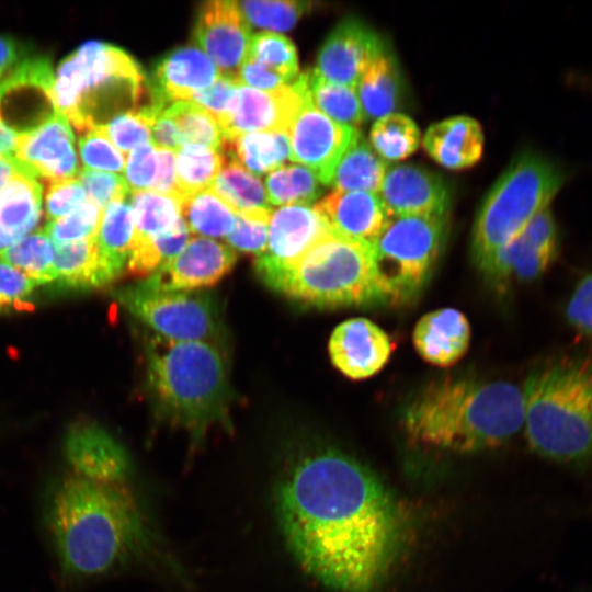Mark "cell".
Listing matches in <instances>:
<instances>
[{
    "label": "cell",
    "instance_id": "obj_1",
    "mask_svg": "<svg viewBox=\"0 0 592 592\" xmlns=\"http://www.w3.org/2000/svg\"><path fill=\"white\" fill-rule=\"evenodd\" d=\"M275 511L299 566L339 592H374L401 547L392 496L356 459L332 449L303 457L280 479Z\"/></svg>",
    "mask_w": 592,
    "mask_h": 592
},
{
    "label": "cell",
    "instance_id": "obj_2",
    "mask_svg": "<svg viewBox=\"0 0 592 592\" xmlns=\"http://www.w3.org/2000/svg\"><path fill=\"white\" fill-rule=\"evenodd\" d=\"M45 526L69 580L96 579L159 553L157 536L126 483H99L72 474L53 483Z\"/></svg>",
    "mask_w": 592,
    "mask_h": 592
},
{
    "label": "cell",
    "instance_id": "obj_3",
    "mask_svg": "<svg viewBox=\"0 0 592 592\" xmlns=\"http://www.w3.org/2000/svg\"><path fill=\"white\" fill-rule=\"evenodd\" d=\"M408 437L428 447L474 453L499 447L524 425L522 388L504 380L446 375L403 407Z\"/></svg>",
    "mask_w": 592,
    "mask_h": 592
},
{
    "label": "cell",
    "instance_id": "obj_4",
    "mask_svg": "<svg viewBox=\"0 0 592 592\" xmlns=\"http://www.w3.org/2000/svg\"><path fill=\"white\" fill-rule=\"evenodd\" d=\"M524 426L539 456L584 473L592 468V353H562L530 372L522 388Z\"/></svg>",
    "mask_w": 592,
    "mask_h": 592
},
{
    "label": "cell",
    "instance_id": "obj_5",
    "mask_svg": "<svg viewBox=\"0 0 592 592\" xmlns=\"http://www.w3.org/2000/svg\"><path fill=\"white\" fill-rule=\"evenodd\" d=\"M146 354L149 387L167 421L186 430L194 441L210 426L227 423L228 377L215 343L156 334Z\"/></svg>",
    "mask_w": 592,
    "mask_h": 592
},
{
    "label": "cell",
    "instance_id": "obj_6",
    "mask_svg": "<svg viewBox=\"0 0 592 592\" xmlns=\"http://www.w3.org/2000/svg\"><path fill=\"white\" fill-rule=\"evenodd\" d=\"M148 95L139 65L123 49L106 43L81 45L54 73L56 111L81 134L141 106Z\"/></svg>",
    "mask_w": 592,
    "mask_h": 592
},
{
    "label": "cell",
    "instance_id": "obj_7",
    "mask_svg": "<svg viewBox=\"0 0 592 592\" xmlns=\"http://www.w3.org/2000/svg\"><path fill=\"white\" fill-rule=\"evenodd\" d=\"M272 289L305 305L323 308L382 303L371 244L331 231L284 273Z\"/></svg>",
    "mask_w": 592,
    "mask_h": 592
},
{
    "label": "cell",
    "instance_id": "obj_8",
    "mask_svg": "<svg viewBox=\"0 0 592 592\" xmlns=\"http://www.w3.org/2000/svg\"><path fill=\"white\" fill-rule=\"evenodd\" d=\"M566 180L562 169L525 151L510 163L486 196L475 220L471 251L476 265L514 239Z\"/></svg>",
    "mask_w": 592,
    "mask_h": 592
},
{
    "label": "cell",
    "instance_id": "obj_9",
    "mask_svg": "<svg viewBox=\"0 0 592 592\" xmlns=\"http://www.w3.org/2000/svg\"><path fill=\"white\" fill-rule=\"evenodd\" d=\"M447 230V215L387 217L371 243L383 303L402 304L419 295L442 253Z\"/></svg>",
    "mask_w": 592,
    "mask_h": 592
},
{
    "label": "cell",
    "instance_id": "obj_10",
    "mask_svg": "<svg viewBox=\"0 0 592 592\" xmlns=\"http://www.w3.org/2000/svg\"><path fill=\"white\" fill-rule=\"evenodd\" d=\"M121 304L161 338L210 342L220 332L215 299L201 291H160L143 282L117 293Z\"/></svg>",
    "mask_w": 592,
    "mask_h": 592
},
{
    "label": "cell",
    "instance_id": "obj_11",
    "mask_svg": "<svg viewBox=\"0 0 592 592\" xmlns=\"http://www.w3.org/2000/svg\"><path fill=\"white\" fill-rule=\"evenodd\" d=\"M559 230L549 207L537 213L511 241L478 265L497 286L538 280L559 252Z\"/></svg>",
    "mask_w": 592,
    "mask_h": 592
},
{
    "label": "cell",
    "instance_id": "obj_12",
    "mask_svg": "<svg viewBox=\"0 0 592 592\" xmlns=\"http://www.w3.org/2000/svg\"><path fill=\"white\" fill-rule=\"evenodd\" d=\"M330 230L310 205H287L274 210L265 251L255 258L261 280L271 288Z\"/></svg>",
    "mask_w": 592,
    "mask_h": 592
},
{
    "label": "cell",
    "instance_id": "obj_13",
    "mask_svg": "<svg viewBox=\"0 0 592 592\" xmlns=\"http://www.w3.org/2000/svg\"><path fill=\"white\" fill-rule=\"evenodd\" d=\"M54 72L46 58L19 64L0 81V119L19 137L57 113Z\"/></svg>",
    "mask_w": 592,
    "mask_h": 592
},
{
    "label": "cell",
    "instance_id": "obj_14",
    "mask_svg": "<svg viewBox=\"0 0 592 592\" xmlns=\"http://www.w3.org/2000/svg\"><path fill=\"white\" fill-rule=\"evenodd\" d=\"M358 133L360 129L340 125L320 112L311 103L306 88L305 99L288 130L289 160L309 168L328 185L341 156Z\"/></svg>",
    "mask_w": 592,
    "mask_h": 592
},
{
    "label": "cell",
    "instance_id": "obj_15",
    "mask_svg": "<svg viewBox=\"0 0 592 592\" xmlns=\"http://www.w3.org/2000/svg\"><path fill=\"white\" fill-rule=\"evenodd\" d=\"M250 25L237 1L204 2L194 27V39L217 68L219 76L237 84L251 42Z\"/></svg>",
    "mask_w": 592,
    "mask_h": 592
},
{
    "label": "cell",
    "instance_id": "obj_16",
    "mask_svg": "<svg viewBox=\"0 0 592 592\" xmlns=\"http://www.w3.org/2000/svg\"><path fill=\"white\" fill-rule=\"evenodd\" d=\"M13 157L26 173L46 184L78 178L80 172L73 133L59 113L20 136Z\"/></svg>",
    "mask_w": 592,
    "mask_h": 592
},
{
    "label": "cell",
    "instance_id": "obj_17",
    "mask_svg": "<svg viewBox=\"0 0 592 592\" xmlns=\"http://www.w3.org/2000/svg\"><path fill=\"white\" fill-rule=\"evenodd\" d=\"M306 94L303 73L291 84L273 91L238 87L235 105L220 124L225 138L252 132H284L291 124Z\"/></svg>",
    "mask_w": 592,
    "mask_h": 592
},
{
    "label": "cell",
    "instance_id": "obj_18",
    "mask_svg": "<svg viewBox=\"0 0 592 592\" xmlns=\"http://www.w3.org/2000/svg\"><path fill=\"white\" fill-rule=\"evenodd\" d=\"M236 260L237 252L227 244L198 236L143 283L160 291H198L221 280Z\"/></svg>",
    "mask_w": 592,
    "mask_h": 592
},
{
    "label": "cell",
    "instance_id": "obj_19",
    "mask_svg": "<svg viewBox=\"0 0 592 592\" xmlns=\"http://www.w3.org/2000/svg\"><path fill=\"white\" fill-rule=\"evenodd\" d=\"M384 48V43L371 27L355 18H346L326 38L314 70L327 81L356 88Z\"/></svg>",
    "mask_w": 592,
    "mask_h": 592
},
{
    "label": "cell",
    "instance_id": "obj_20",
    "mask_svg": "<svg viewBox=\"0 0 592 592\" xmlns=\"http://www.w3.org/2000/svg\"><path fill=\"white\" fill-rule=\"evenodd\" d=\"M64 451L72 475L99 483H126L132 464L125 448L104 429L79 423L68 431Z\"/></svg>",
    "mask_w": 592,
    "mask_h": 592
},
{
    "label": "cell",
    "instance_id": "obj_21",
    "mask_svg": "<svg viewBox=\"0 0 592 592\" xmlns=\"http://www.w3.org/2000/svg\"><path fill=\"white\" fill-rule=\"evenodd\" d=\"M377 196L387 217L447 215L449 206L444 180L413 164L387 168Z\"/></svg>",
    "mask_w": 592,
    "mask_h": 592
},
{
    "label": "cell",
    "instance_id": "obj_22",
    "mask_svg": "<svg viewBox=\"0 0 592 592\" xmlns=\"http://www.w3.org/2000/svg\"><path fill=\"white\" fill-rule=\"evenodd\" d=\"M328 350L333 366L354 380L380 372L390 358L394 344L377 323L363 317L344 320L332 331Z\"/></svg>",
    "mask_w": 592,
    "mask_h": 592
},
{
    "label": "cell",
    "instance_id": "obj_23",
    "mask_svg": "<svg viewBox=\"0 0 592 592\" xmlns=\"http://www.w3.org/2000/svg\"><path fill=\"white\" fill-rule=\"evenodd\" d=\"M219 72L206 54L196 46H183L164 55L148 83L153 103L191 101L193 95L213 84Z\"/></svg>",
    "mask_w": 592,
    "mask_h": 592
},
{
    "label": "cell",
    "instance_id": "obj_24",
    "mask_svg": "<svg viewBox=\"0 0 592 592\" xmlns=\"http://www.w3.org/2000/svg\"><path fill=\"white\" fill-rule=\"evenodd\" d=\"M314 208L332 234L369 244L387 219L378 196L368 192L333 190Z\"/></svg>",
    "mask_w": 592,
    "mask_h": 592
},
{
    "label": "cell",
    "instance_id": "obj_25",
    "mask_svg": "<svg viewBox=\"0 0 592 592\" xmlns=\"http://www.w3.org/2000/svg\"><path fill=\"white\" fill-rule=\"evenodd\" d=\"M470 323L459 310L451 307L423 315L412 332L417 353L426 363L448 367L457 363L470 344Z\"/></svg>",
    "mask_w": 592,
    "mask_h": 592
},
{
    "label": "cell",
    "instance_id": "obj_26",
    "mask_svg": "<svg viewBox=\"0 0 592 592\" xmlns=\"http://www.w3.org/2000/svg\"><path fill=\"white\" fill-rule=\"evenodd\" d=\"M423 146L437 163L447 169L468 168L481 157L482 128L469 116H453L432 124L423 136Z\"/></svg>",
    "mask_w": 592,
    "mask_h": 592
},
{
    "label": "cell",
    "instance_id": "obj_27",
    "mask_svg": "<svg viewBox=\"0 0 592 592\" xmlns=\"http://www.w3.org/2000/svg\"><path fill=\"white\" fill-rule=\"evenodd\" d=\"M43 210V189L22 168L0 191V253L34 231Z\"/></svg>",
    "mask_w": 592,
    "mask_h": 592
},
{
    "label": "cell",
    "instance_id": "obj_28",
    "mask_svg": "<svg viewBox=\"0 0 592 592\" xmlns=\"http://www.w3.org/2000/svg\"><path fill=\"white\" fill-rule=\"evenodd\" d=\"M364 118L378 119L399 105L401 81L397 64L386 47L371 62L356 88Z\"/></svg>",
    "mask_w": 592,
    "mask_h": 592
},
{
    "label": "cell",
    "instance_id": "obj_29",
    "mask_svg": "<svg viewBox=\"0 0 592 592\" xmlns=\"http://www.w3.org/2000/svg\"><path fill=\"white\" fill-rule=\"evenodd\" d=\"M386 171V161L358 133L341 156L328 185L338 191H361L377 195Z\"/></svg>",
    "mask_w": 592,
    "mask_h": 592
},
{
    "label": "cell",
    "instance_id": "obj_30",
    "mask_svg": "<svg viewBox=\"0 0 592 592\" xmlns=\"http://www.w3.org/2000/svg\"><path fill=\"white\" fill-rule=\"evenodd\" d=\"M135 227L130 203L125 200L109 204L95 237L100 257L112 282L127 267Z\"/></svg>",
    "mask_w": 592,
    "mask_h": 592
},
{
    "label": "cell",
    "instance_id": "obj_31",
    "mask_svg": "<svg viewBox=\"0 0 592 592\" xmlns=\"http://www.w3.org/2000/svg\"><path fill=\"white\" fill-rule=\"evenodd\" d=\"M223 155L237 160L253 174L272 172L291 159V144L284 132H252L226 138Z\"/></svg>",
    "mask_w": 592,
    "mask_h": 592
},
{
    "label": "cell",
    "instance_id": "obj_32",
    "mask_svg": "<svg viewBox=\"0 0 592 592\" xmlns=\"http://www.w3.org/2000/svg\"><path fill=\"white\" fill-rule=\"evenodd\" d=\"M56 281L70 287H100L112 282L94 239L55 246Z\"/></svg>",
    "mask_w": 592,
    "mask_h": 592
},
{
    "label": "cell",
    "instance_id": "obj_33",
    "mask_svg": "<svg viewBox=\"0 0 592 592\" xmlns=\"http://www.w3.org/2000/svg\"><path fill=\"white\" fill-rule=\"evenodd\" d=\"M209 190L236 214L273 212L262 181L235 159L225 163Z\"/></svg>",
    "mask_w": 592,
    "mask_h": 592
},
{
    "label": "cell",
    "instance_id": "obj_34",
    "mask_svg": "<svg viewBox=\"0 0 592 592\" xmlns=\"http://www.w3.org/2000/svg\"><path fill=\"white\" fill-rule=\"evenodd\" d=\"M134 215V242L146 241L172 231L180 223V201L155 191L130 193Z\"/></svg>",
    "mask_w": 592,
    "mask_h": 592
},
{
    "label": "cell",
    "instance_id": "obj_35",
    "mask_svg": "<svg viewBox=\"0 0 592 592\" xmlns=\"http://www.w3.org/2000/svg\"><path fill=\"white\" fill-rule=\"evenodd\" d=\"M311 103L335 123L358 129L364 115L355 88L321 78L314 69L303 73Z\"/></svg>",
    "mask_w": 592,
    "mask_h": 592
},
{
    "label": "cell",
    "instance_id": "obj_36",
    "mask_svg": "<svg viewBox=\"0 0 592 592\" xmlns=\"http://www.w3.org/2000/svg\"><path fill=\"white\" fill-rule=\"evenodd\" d=\"M180 210L189 232L205 238H225L236 221V213L209 189L184 197Z\"/></svg>",
    "mask_w": 592,
    "mask_h": 592
},
{
    "label": "cell",
    "instance_id": "obj_37",
    "mask_svg": "<svg viewBox=\"0 0 592 592\" xmlns=\"http://www.w3.org/2000/svg\"><path fill=\"white\" fill-rule=\"evenodd\" d=\"M226 163V157L213 148L183 145L177 150L175 177L181 201L209 189Z\"/></svg>",
    "mask_w": 592,
    "mask_h": 592
},
{
    "label": "cell",
    "instance_id": "obj_38",
    "mask_svg": "<svg viewBox=\"0 0 592 592\" xmlns=\"http://www.w3.org/2000/svg\"><path fill=\"white\" fill-rule=\"evenodd\" d=\"M0 260L25 274L37 285L56 281L55 244L44 229L31 232L3 250Z\"/></svg>",
    "mask_w": 592,
    "mask_h": 592
},
{
    "label": "cell",
    "instance_id": "obj_39",
    "mask_svg": "<svg viewBox=\"0 0 592 592\" xmlns=\"http://www.w3.org/2000/svg\"><path fill=\"white\" fill-rule=\"evenodd\" d=\"M321 182L309 168L283 164L265 179L267 200L274 205H309L321 194Z\"/></svg>",
    "mask_w": 592,
    "mask_h": 592
},
{
    "label": "cell",
    "instance_id": "obj_40",
    "mask_svg": "<svg viewBox=\"0 0 592 592\" xmlns=\"http://www.w3.org/2000/svg\"><path fill=\"white\" fill-rule=\"evenodd\" d=\"M369 144L385 161H399L418 149L420 130L410 117L391 113L375 121Z\"/></svg>",
    "mask_w": 592,
    "mask_h": 592
},
{
    "label": "cell",
    "instance_id": "obj_41",
    "mask_svg": "<svg viewBox=\"0 0 592 592\" xmlns=\"http://www.w3.org/2000/svg\"><path fill=\"white\" fill-rule=\"evenodd\" d=\"M174 121L183 145H201L223 153L225 135L216 118L192 101H178L164 107Z\"/></svg>",
    "mask_w": 592,
    "mask_h": 592
},
{
    "label": "cell",
    "instance_id": "obj_42",
    "mask_svg": "<svg viewBox=\"0 0 592 592\" xmlns=\"http://www.w3.org/2000/svg\"><path fill=\"white\" fill-rule=\"evenodd\" d=\"M187 241L189 230L181 219L172 231L133 243L126 269L135 276H149L179 254Z\"/></svg>",
    "mask_w": 592,
    "mask_h": 592
},
{
    "label": "cell",
    "instance_id": "obj_43",
    "mask_svg": "<svg viewBox=\"0 0 592 592\" xmlns=\"http://www.w3.org/2000/svg\"><path fill=\"white\" fill-rule=\"evenodd\" d=\"M163 109L151 102L114 116L100 129L124 155L150 141L151 126Z\"/></svg>",
    "mask_w": 592,
    "mask_h": 592
},
{
    "label": "cell",
    "instance_id": "obj_44",
    "mask_svg": "<svg viewBox=\"0 0 592 592\" xmlns=\"http://www.w3.org/2000/svg\"><path fill=\"white\" fill-rule=\"evenodd\" d=\"M247 59H251L283 77L288 83L298 75L297 52L286 36L263 31L252 35Z\"/></svg>",
    "mask_w": 592,
    "mask_h": 592
},
{
    "label": "cell",
    "instance_id": "obj_45",
    "mask_svg": "<svg viewBox=\"0 0 592 592\" xmlns=\"http://www.w3.org/2000/svg\"><path fill=\"white\" fill-rule=\"evenodd\" d=\"M104 209L90 198L72 213L48 221L44 231L55 246L94 239L99 231Z\"/></svg>",
    "mask_w": 592,
    "mask_h": 592
},
{
    "label": "cell",
    "instance_id": "obj_46",
    "mask_svg": "<svg viewBox=\"0 0 592 592\" xmlns=\"http://www.w3.org/2000/svg\"><path fill=\"white\" fill-rule=\"evenodd\" d=\"M247 22L257 27L288 31L311 5L307 1H241L237 2Z\"/></svg>",
    "mask_w": 592,
    "mask_h": 592
},
{
    "label": "cell",
    "instance_id": "obj_47",
    "mask_svg": "<svg viewBox=\"0 0 592 592\" xmlns=\"http://www.w3.org/2000/svg\"><path fill=\"white\" fill-rule=\"evenodd\" d=\"M273 212L236 214L231 231L225 237L227 246L234 251L261 255L267 246L269 224Z\"/></svg>",
    "mask_w": 592,
    "mask_h": 592
},
{
    "label": "cell",
    "instance_id": "obj_48",
    "mask_svg": "<svg viewBox=\"0 0 592 592\" xmlns=\"http://www.w3.org/2000/svg\"><path fill=\"white\" fill-rule=\"evenodd\" d=\"M78 148L84 169L112 173L125 170V155L100 129L83 133Z\"/></svg>",
    "mask_w": 592,
    "mask_h": 592
},
{
    "label": "cell",
    "instance_id": "obj_49",
    "mask_svg": "<svg viewBox=\"0 0 592 592\" xmlns=\"http://www.w3.org/2000/svg\"><path fill=\"white\" fill-rule=\"evenodd\" d=\"M87 197L95 202L102 209L112 202L123 201L129 192L124 177L121 174L83 169L79 172Z\"/></svg>",
    "mask_w": 592,
    "mask_h": 592
},
{
    "label": "cell",
    "instance_id": "obj_50",
    "mask_svg": "<svg viewBox=\"0 0 592 592\" xmlns=\"http://www.w3.org/2000/svg\"><path fill=\"white\" fill-rule=\"evenodd\" d=\"M158 153L151 143L134 148L127 157L124 170L129 191L151 190L158 175Z\"/></svg>",
    "mask_w": 592,
    "mask_h": 592
},
{
    "label": "cell",
    "instance_id": "obj_51",
    "mask_svg": "<svg viewBox=\"0 0 592 592\" xmlns=\"http://www.w3.org/2000/svg\"><path fill=\"white\" fill-rule=\"evenodd\" d=\"M36 286L25 274L0 260V311L31 308L30 299Z\"/></svg>",
    "mask_w": 592,
    "mask_h": 592
},
{
    "label": "cell",
    "instance_id": "obj_52",
    "mask_svg": "<svg viewBox=\"0 0 592 592\" xmlns=\"http://www.w3.org/2000/svg\"><path fill=\"white\" fill-rule=\"evenodd\" d=\"M87 194L78 178L47 185L44 194V210L48 221L61 218L87 201Z\"/></svg>",
    "mask_w": 592,
    "mask_h": 592
},
{
    "label": "cell",
    "instance_id": "obj_53",
    "mask_svg": "<svg viewBox=\"0 0 592 592\" xmlns=\"http://www.w3.org/2000/svg\"><path fill=\"white\" fill-rule=\"evenodd\" d=\"M565 317L573 330L592 338V270L577 282L566 305Z\"/></svg>",
    "mask_w": 592,
    "mask_h": 592
},
{
    "label": "cell",
    "instance_id": "obj_54",
    "mask_svg": "<svg viewBox=\"0 0 592 592\" xmlns=\"http://www.w3.org/2000/svg\"><path fill=\"white\" fill-rule=\"evenodd\" d=\"M238 87L239 84L219 76L213 84L195 93L192 100L206 109L220 126L235 105Z\"/></svg>",
    "mask_w": 592,
    "mask_h": 592
},
{
    "label": "cell",
    "instance_id": "obj_55",
    "mask_svg": "<svg viewBox=\"0 0 592 592\" xmlns=\"http://www.w3.org/2000/svg\"><path fill=\"white\" fill-rule=\"evenodd\" d=\"M238 83L261 91H273L291 84L276 72L251 59H246L243 62L239 71Z\"/></svg>",
    "mask_w": 592,
    "mask_h": 592
},
{
    "label": "cell",
    "instance_id": "obj_56",
    "mask_svg": "<svg viewBox=\"0 0 592 592\" xmlns=\"http://www.w3.org/2000/svg\"><path fill=\"white\" fill-rule=\"evenodd\" d=\"M159 160L158 175L151 190L173 196L181 202L175 177V153L173 150L156 148Z\"/></svg>",
    "mask_w": 592,
    "mask_h": 592
},
{
    "label": "cell",
    "instance_id": "obj_57",
    "mask_svg": "<svg viewBox=\"0 0 592 592\" xmlns=\"http://www.w3.org/2000/svg\"><path fill=\"white\" fill-rule=\"evenodd\" d=\"M150 143L156 148L173 151L182 147L179 129L164 109L157 115L152 123Z\"/></svg>",
    "mask_w": 592,
    "mask_h": 592
},
{
    "label": "cell",
    "instance_id": "obj_58",
    "mask_svg": "<svg viewBox=\"0 0 592 592\" xmlns=\"http://www.w3.org/2000/svg\"><path fill=\"white\" fill-rule=\"evenodd\" d=\"M19 56L16 43L8 36L0 35V78L16 64Z\"/></svg>",
    "mask_w": 592,
    "mask_h": 592
},
{
    "label": "cell",
    "instance_id": "obj_59",
    "mask_svg": "<svg viewBox=\"0 0 592 592\" xmlns=\"http://www.w3.org/2000/svg\"><path fill=\"white\" fill-rule=\"evenodd\" d=\"M19 136L0 119V155L14 156Z\"/></svg>",
    "mask_w": 592,
    "mask_h": 592
},
{
    "label": "cell",
    "instance_id": "obj_60",
    "mask_svg": "<svg viewBox=\"0 0 592 592\" xmlns=\"http://www.w3.org/2000/svg\"><path fill=\"white\" fill-rule=\"evenodd\" d=\"M20 164L13 156L0 155V191L7 185L12 177L20 170Z\"/></svg>",
    "mask_w": 592,
    "mask_h": 592
}]
</instances>
